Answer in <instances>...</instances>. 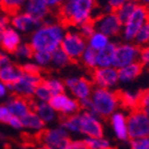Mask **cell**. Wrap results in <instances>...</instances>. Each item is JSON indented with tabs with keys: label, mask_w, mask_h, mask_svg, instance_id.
Returning <instances> with one entry per match:
<instances>
[{
	"label": "cell",
	"mask_w": 149,
	"mask_h": 149,
	"mask_svg": "<svg viewBox=\"0 0 149 149\" xmlns=\"http://www.w3.org/2000/svg\"><path fill=\"white\" fill-rule=\"evenodd\" d=\"M93 24L95 30L104 33L109 38H116L121 36L123 24L115 10H100L94 18Z\"/></svg>",
	"instance_id": "obj_5"
},
{
	"label": "cell",
	"mask_w": 149,
	"mask_h": 149,
	"mask_svg": "<svg viewBox=\"0 0 149 149\" xmlns=\"http://www.w3.org/2000/svg\"><path fill=\"white\" fill-rule=\"evenodd\" d=\"M67 149H90L85 141H71Z\"/></svg>",
	"instance_id": "obj_48"
},
{
	"label": "cell",
	"mask_w": 149,
	"mask_h": 149,
	"mask_svg": "<svg viewBox=\"0 0 149 149\" xmlns=\"http://www.w3.org/2000/svg\"><path fill=\"white\" fill-rule=\"evenodd\" d=\"M130 0H103L100 1V10L107 12V10H116L123 5L124 3L128 2Z\"/></svg>",
	"instance_id": "obj_37"
},
{
	"label": "cell",
	"mask_w": 149,
	"mask_h": 149,
	"mask_svg": "<svg viewBox=\"0 0 149 149\" xmlns=\"http://www.w3.org/2000/svg\"><path fill=\"white\" fill-rule=\"evenodd\" d=\"M33 52H35V50H33V48L31 47V45H30L29 43L22 42L18 46V48L16 49V51L13 53V54L15 55L17 58H21V60H23V58L30 60V58H32V56H33Z\"/></svg>",
	"instance_id": "obj_32"
},
{
	"label": "cell",
	"mask_w": 149,
	"mask_h": 149,
	"mask_svg": "<svg viewBox=\"0 0 149 149\" xmlns=\"http://www.w3.org/2000/svg\"><path fill=\"white\" fill-rule=\"evenodd\" d=\"M142 112H144L145 114H146L147 116L149 117V107H145L144 109H142Z\"/></svg>",
	"instance_id": "obj_52"
},
{
	"label": "cell",
	"mask_w": 149,
	"mask_h": 149,
	"mask_svg": "<svg viewBox=\"0 0 149 149\" xmlns=\"http://www.w3.org/2000/svg\"><path fill=\"white\" fill-rule=\"evenodd\" d=\"M139 56H140V62L144 66V68L147 67L149 70V45L144 46V47H141Z\"/></svg>",
	"instance_id": "obj_44"
},
{
	"label": "cell",
	"mask_w": 149,
	"mask_h": 149,
	"mask_svg": "<svg viewBox=\"0 0 149 149\" xmlns=\"http://www.w3.org/2000/svg\"><path fill=\"white\" fill-rule=\"evenodd\" d=\"M38 149H48V148H47V147L43 146V147H41V148H38Z\"/></svg>",
	"instance_id": "obj_54"
},
{
	"label": "cell",
	"mask_w": 149,
	"mask_h": 149,
	"mask_svg": "<svg viewBox=\"0 0 149 149\" xmlns=\"http://www.w3.org/2000/svg\"><path fill=\"white\" fill-rule=\"evenodd\" d=\"M10 92V89H8V86L5 85L4 82H2L0 80V98H3L8 95V93Z\"/></svg>",
	"instance_id": "obj_50"
},
{
	"label": "cell",
	"mask_w": 149,
	"mask_h": 149,
	"mask_svg": "<svg viewBox=\"0 0 149 149\" xmlns=\"http://www.w3.org/2000/svg\"><path fill=\"white\" fill-rule=\"evenodd\" d=\"M93 85L100 88H107L116 85L119 79L117 68H95L89 73Z\"/></svg>",
	"instance_id": "obj_12"
},
{
	"label": "cell",
	"mask_w": 149,
	"mask_h": 149,
	"mask_svg": "<svg viewBox=\"0 0 149 149\" xmlns=\"http://www.w3.org/2000/svg\"><path fill=\"white\" fill-rule=\"evenodd\" d=\"M116 46H117V44L109 42L107 46L98 50L96 54L97 65H99L100 67H109V65H112Z\"/></svg>",
	"instance_id": "obj_20"
},
{
	"label": "cell",
	"mask_w": 149,
	"mask_h": 149,
	"mask_svg": "<svg viewBox=\"0 0 149 149\" xmlns=\"http://www.w3.org/2000/svg\"><path fill=\"white\" fill-rule=\"evenodd\" d=\"M100 12V0H66L54 16L66 28H78L87 22H92Z\"/></svg>",
	"instance_id": "obj_1"
},
{
	"label": "cell",
	"mask_w": 149,
	"mask_h": 149,
	"mask_svg": "<svg viewBox=\"0 0 149 149\" xmlns=\"http://www.w3.org/2000/svg\"><path fill=\"white\" fill-rule=\"evenodd\" d=\"M42 75H31L23 73L20 79L15 82L14 85L8 86V89L12 95L31 98L33 97L37 87L42 82Z\"/></svg>",
	"instance_id": "obj_9"
},
{
	"label": "cell",
	"mask_w": 149,
	"mask_h": 149,
	"mask_svg": "<svg viewBox=\"0 0 149 149\" xmlns=\"http://www.w3.org/2000/svg\"><path fill=\"white\" fill-rule=\"evenodd\" d=\"M134 42L140 47H144V46L149 45V20L139 30V32L134 38Z\"/></svg>",
	"instance_id": "obj_33"
},
{
	"label": "cell",
	"mask_w": 149,
	"mask_h": 149,
	"mask_svg": "<svg viewBox=\"0 0 149 149\" xmlns=\"http://www.w3.org/2000/svg\"><path fill=\"white\" fill-rule=\"evenodd\" d=\"M113 93L116 98L117 104L121 109H128L129 112L136 109V95H132L123 90H116Z\"/></svg>",
	"instance_id": "obj_22"
},
{
	"label": "cell",
	"mask_w": 149,
	"mask_h": 149,
	"mask_svg": "<svg viewBox=\"0 0 149 149\" xmlns=\"http://www.w3.org/2000/svg\"><path fill=\"white\" fill-rule=\"evenodd\" d=\"M33 139L48 149H67L71 142L64 129L43 128L33 136Z\"/></svg>",
	"instance_id": "obj_6"
},
{
	"label": "cell",
	"mask_w": 149,
	"mask_h": 149,
	"mask_svg": "<svg viewBox=\"0 0 149 149\" xmlns=\"http://www.w3.org/2000/svg\"><path fill=\"white\" fill-rule=\"evenodd\" d=\"M10 118H12V114L10 113L5 103L4 104H0V123L8 124Z\"/></svg>",
	"instance_id": "obj_45"
},
{
	"label": "cell",
	"mask_w": 149,
	"mask_h": 149,
	"mask_svg": "<svg viewBox=\"0 0 149 149\" xmlns=\"http://www.w3.org/2000/svg\"><path fill=\"white\" fill-rule=\"evenodd\" d=\"M23 72L19 65L10 64L8 66L0 68V80L4 82L5 85L12 86L17 82L22 76Z\"/></svg>",
	"instance_id": "obj_19"
},
{
	"label": "cell",
	"mask_w": 149,
	"mask_h": 149,
	"mask_svg": "<svg viewBox=\"0 0 149 149\" xmlns=\"http://www.w3.org/2000/svg\"><path fill=\"white\" fill-rule=\"evenodd\" d=\"M127 122V134L130 140L149 137V117L142 111H130Z\"/></svg>",
	"instance_id": "obj_8"
},
{
	"label": "cell",
	"mask_w": 149,
	"mask_h": 149,
	"mask_svg": "<svg viewBox=\"0 0 149 149\" xmlns=\"http://www.w3.org/2000/svg\"><path fill=\"white\" fill-rule=\"evenodd\" d=\"M43 82L50 90V92L52 93V96L56 94H64L65 93V86L61 80L51 79V78H43Z\"/></svg>",
	"instance_id": "obj_34"
},
{
	"label": "cell",
	"mask_w": 149,
	"mask_h": 149,
	"mask_svg": "<svg viewBox=\"0 0 149 149\" xmlns=\"http://www.w3.org/2000/svg\"><path fill=\"white\" fill-rule=\"evenodd\" d=\"M33 97H35L37 100H39V101L48 102V100L52 97V93L50 92V90L44 85V82H43V80H42V82H41L40 85L37 87V89H36Z\"/></svg>",
	"instance_id": "obj_36"
},
{
	"label": "cell",
	"mask_w": 149,
	"mask_h": 149,
	"mask_svg": "<svg viewBox=\"0 0 149 149\" xmlns=\"http://www.w3.org/2000/svg\"><path fill=\"white\" fill-rule=\"evenodd\" d=\"M32 60H35L36 64L45 68L49 63H51V53L46 51H35Z\"/></svg>",
	"instance_id": "obj_38"
},
{
	"label": "cell",
	"mask_w": 149,
	"mask_h": 149,
	"mask_svg": "<svg viewBox=\"0 0 149 149\" xmlns=\"http://www.w3.org/2000/svg\"><path fill=\"white\" fill-rule=\"evenodd\" d=\"M111 123L114 127L117 137L120 140H126L128 138L126 128V119L121 113H117L111 116Z\"/></svg>",
	"instance_id": "obj_24"
},
{
	"label": "cell",
	"mask_w": 149,
	"mask_h": 149,
	"mask_svg": "<svg viewBox=\"0 0 149 149\" xmlns=\"http://www.w3.org/2000/svg\"><path fill=\"white\" fill-rule=\"evenodd\" d=\"M10 26V15L8 13L0 10V33L4 31L6 28Z\"/></svg>",
	"instance_id": "obj_43"
},
{
	"label": "cell",
	"mask_w": 149,
	"mask_h": 149,
	"mask_svg": "<svg viewBox=\"0 0 149 149\" xmlns=\"http://www.w3.org/2000/svg\"><path fill=\"white\" fill-rule=\"evenodd\" d=\"M65 85L67 86L72 93L79 99L88 98L91 94L93 88L92 80H89L86 77H79V78H66L64 80Z\"/></svg>",
	"instance_id": "obj_18"
},
{
	"label": "cell",
	"mask_w": 149,
	"mask_h": 149,
	"mask_svg": "<svg viewBox=\"0 0 149 149\" xmlns=\"http://www.w3.org/2000/svg\"><path fill=\"white\" fill-rule=\"evenodd\" d=\"M47 5L50 8V10H52V13L54 14L58 8L64 4V2L66 0H45Z\"/></svg>",
	"instance_id": "obj_46"
},
{
	"label": "cell",
	"mask_w": 149,
	"mask_h": 149,
	"mask_svg": "<svg viewBox=\"0 0 149 149\" xmlns=\"http://www.w3.org/2000/svg\"><path fill=\"white\" fill-rule=\"evenodd\" d=\"M35 100V97L25 98V97L17 96V95H12L8 99L5 105L8 107L12 116L21 119L29 112H32V105H33Z\"/></svg>",
	"instance_id": "obj_13"
},
{
	"label": "cell",
	"mask_w": 149,
	"mask_h": 149,
	"mask_svg": "<svg viewBox=\"0 0 149 149\" xmlns=\"http://www.w3.org/2000/svg\"><path fill=\"white\" fill-rule=\"evenodd\" d=\"M86 144L88 145L90 149H109L112 147L109 146V142L107 140L102 139H94V138H91V139L85 140Z\"/></svg>",
	"instance_id": "obj_40"
},
{
	"label": "cell",
	"mask_w": 149,
	"mask_h": 149,
	"mask_svg": "<svg viewBox=\"0 0 149 149\" xmlns=\"http://www.w3.org/2000/svg\"><path fill=\"white\" fill-rule=\"evenodd\" d=\"M88 46V41L77 28L69 27L65 32L60 48L69 57L71 65L80 66L82 54Z\"/></svg>",
	"instance_id": "obj_3"
},
{
	"label": "cell",
	"mask_w": 149,
	"mask_h": 149,
	"mask_svg": "<svg viewBox=\"0 0 149 149\" xmlns=\"http://www.w3.org/2000/svg\"><path fill=\"white\" fill-rule=\"evenodd\" d=\"M13 64V61L10 58V54L4 51H1L0 52V68L5 67V66H8V65Z\"/></svg>",
	"instance_id": "obj_47"
},
{
	"label": "cell",
	"mask_w": 149,
	"mask_h": 149,
	"mask_svg": "<svg viewBox=\"0 0 149 149\" xmlns=\"http://www.w3.org/2000/svg\"><path fill=\"white\" fill-rule=\"evenodd\" d=\"M21 43H22V35L12 26L0 33V48L2 49V51L8 54H13L15 52Z\"/></svg>",
	"instance_id": "obj_16"
},
{
	"label": "cell",
	"mask_w": 149,
	"mask_h": 149,
	"mask_svg": "<svg viewBox=\"0 0 149 149\" xmlns=\"http://www.w3.org/2000/svg\"><path fill=\"white\" fill-rule=\"evenodd\" d=\"M48 104L54 111L63 114H76L81 109V105L78 100L70 99L65 94L53 95L48 100Z\"/></svg>",
	"instance_id": "obj_14"
},
{
	"label": "cell",
	"mask_w": 149,
	"mask_h": 149,
	"mask_svg": "<svg viewBox=\"0 0 149 149\" xmlns=\"http://www.w3.org/2000/svg\"><path fill=\"white\" fill-rule=\"evenodd\" d=\"M41 23V21L37 20L23 10L10 15V26L21 35H30Z\"/></svg>",
	"instance_id": "obj_11"
},
{
	"label": "cell",
	"mask_w": 149,
	"mask_h": 149,
	"mask_svg": "<svg viewBox=\"0 0 149 149\" xmlns=\"http://www.w3.org/2000/svg\"><path fill=\"white\" fill-rule=\"evenodd\" d=\"M20 67L23 73L31 75H42L45 69V68L39 66L38 64H35V63H26V64L21 65Z\"/></svg>",
	"instance_id": "obj_39"
},
{
	"label": "cell",
	"mask_w": 149,
	"mask_h": 149,
	"mask_svg": "<svg viewBox=\"0 0 149 149\" xmlns=\"http://www.w3.org/2000/svg\"><path fill=\"white\" fill-rule=\"evenodd\" d=\"M80 132L94 139L103 137V128L91 113L85 112L80 116Z\"/></svg>",
	"instance_id": "obj_15"
},
{
	"label": "cell",
	"mask_w": 149,
	"mask_h": 149,
	"mask_svg": "<svg viewBox=\"0 0 149 149\" xmlns=\"http://www.w3.org/2000/svg\"><path fill=\"white\" fill-rule=\"evenodd\" d=\"M27 0H2V8L3 12L8 13V15H12L14 13L23 10L25 3Z\"/></svg>",
	"instance_id": "obj_30"
},
{
	"label": "cell",
	"mask_w": 149,
	"mask_h": 149,
	"mask_svg": "<svg viewBox=\"0 0 149 149\" xmlns=\"http://www.w3.org/2000/svg\"><path fill=\"white\" fill-rule=\"evenodd\" d=\"M141 47L134 43H121L116 46L113 66L115 68H123L129 65L140 55Z\"/></svg>",
	"instance_id": "obj_10"
},
{
	"label": "cell",
	"mask_w": 149,
	"mask_h": 149,
	"mask_svg": "<svg viewBox=\"0 0 149 149\" xmlns=\"http://www.w3.org/2000/svg\"><path fill=\"white\" fill-rule=\"evenodd\" d=\"M96 54H97V50L93 49L92 47H90L89 45L86 48L85 52L82 54L81 57V62L80 65H82L87 70V73L89 74L92 70H94L96 68Z\"/></svg>",
	"instance_id": "obj_27"
},
{
	"label": "cell",
	"mask_w": 149,
	"mask_h": 149,
	"mask_svg": "<svg viewBox=\"0 0 149 149\" xmlns=\"http://www.w3.org/2000/svg\"><path fill=\"white\" fill-rule=\"evenodd\" d=\"M109 43V38L100 31H95L91 37L88 39V45L95 50H100Z\"/></svg>",
	"instance_id": "obj_28"
},
{
	"label": "cell",
	"mask_w": 149,
	"mask_h": 149,
	"mask_svg": "<svg viewBox=\"0 0 149 149\" xmlns=\"http://www.w3.org/2000/svg\"><path fill=\"white\" fill-rule=\"evenodd\" d=\"M149 20V8L138 3L132 15L123 23L121 37L127 42H132L142 28V26Z\"/></svg>",
	"instance_id": "obj_4"
},
{
	"label": "cell",
	"mask_w": 149,
	"mask_h": 149,
	"mask_svg": "<svg viewBox=\"0 0 149 149\" xmlns=\"http://www.w3.org/2000/svg\"><path fill=\"white\" fill-rule=\"evenodd\" d=\"M23 128L32 129V130H41L45 127V122L41 119L35 112H29L24 117L21 118Z\"/></svg>",
	"instance_id": "obj_26"
},
{
	"label": "cell",
	"mask_w": 149,
	"mask_h": 149,
	"mask_svg": "<svg viewBox=\"0 0 149 149\" xmlns=\"http://www.w3.org/2000/svg\"><path fill=\"white\" fill-rule=\"evenodd\" d=\"M132 149H149V137L130 140Z\"/></svg>",
	"instance_id": "obj_42"
},
{
	"label": "cell",
	"mask_w": 149,
	"mask_h": 149,
	"mask_svg": "<svg viewBox=\"0 0 149 149\" xmlns=\"http://www.w3.org/2000/svg\"><path fill=\"white\" fill-rule=\"evenodd\" d=\"M51 63L56 68H63L67 65H71L69 57L61 48H57L51 53Z\"/></svg>",
	"instance_id": "obj_31"
},
{
	"label": "cell",
	"mask_w": 149,
	"mask_h": 149,
	"mask_svg": "<svg viewBox=\"0 0 149 149\" xmlns=\"http://www.w3.org/2000/svg\"><path fill=\"white\" fill-rule=\"evenodd\" d=\"M8 125H10V126L14 129H22L23 128L21 119L18 117H14V116H12V118H10V121H8Z\"/></svg>",
	"instance_id": "obj_49"
},
{
	"label": "cell",
	"mask_w": 149,
	"mask_h": 149,
	"mask_svg": "<svg viewBox=\"0 0 149 149\" xmlns=\"http://www.w3.org/2000/svg\"><path fill=\"white\" fill-rule=\"evenodd\" d=\"M2 8V0H0V10Z\"/></svg>",
	"instance_id": "obj_53"
},
{
	"label": "cell",
	"mask_w": 149,
	"mask_h": 149,
	"mask_svg": "<svg viewBox=\"0 0 149 149\" xmlns=\"http://www.w3.org/2000/svg\"><path fill=\"white\" fill-rule=\"evenodd\" d=\"M77 29H78V31L87 39V41H88V39L96 31V30H95V27H94V24H93V21L92 22H87V23H85V24L80 25Z\"/></svg>",
	"instance_id": "obj_41"
},
{
	"label": "cell",
	"mask_w": 149,
	"mask_h": 149,
	"mask_svg": "<svg viewBox=\"0 0 149 149\" xmlns=\"http://www.w3.org/2000/svg\"><path fill=\"white\" fill-rule=\"evenodd\" d=\"M137 4H138L137 0H130L128 2L121 5L118 10H115L116 14L118 15V17H119V19L121 20L122 24L127 20V18H128L129 16L132 15V13L134 12V10L136 8Z\"/></svg>",
	"instance_id": "obj_29"
},
{
	"label": "cell",
	"mask_w": 149,
	"mask_h": 149,
	"mask_svg": "<svg viewBox=\"0 0 149 149\" xmlns=\"http://www.w3.org/2000/svg\"><path fill=\"white\" fill-rule=\"evenodd\" d=\"M32 112H35L45 123L52 121L55 117L54 109L48 104V102L39 101L37 99L35 100L32 105Z\"/></svg>",
	"instance_id": "obj_23"
},
{
	"label": "cell",
	"mask_w": 149,
	"mask_h": 149,
	"mask_svg": "<svg viewBox=\"0 0 149 149\" xmlns=\"http://www.w3.org/2000/svg\"><path fill=\"white\" fill-rule=\"evenodd\" d=\"M137 2L149 8V0H137Z\"/></svg>",
	"instance_id": "obj_51"
},
{
	"label": "cell",
	"mask_w": 149,
	"mask_h": 149,
	"mask_svg": "<svg viewBox=\"0 0 149 149\" xmlns=\"http://www.w3.org/2000/svg\"><path fill=\"white\" fill-rule=\"evenodd\" d=\"M109 149H117V148H114V147H112V148H109Z\"/></svg>",
	"instance_id": "obj_55"
},
{
	"label": "cell",
	"mask_w": 149,
	"mask_h": 149,
	"mask_svg": "<svg viewBox=\"0 0 149 149\" xmlns=\"http://www.w3.org/2000/svg\"><path fill=\"white\" fill-rule=\"evenodd\" d=\"M93 104L97 116H99L101 119L107 122H109V118L112 116L114 111L118 107L114 93L109 92L104 88H99L94 91Z\"/></svg>",
	"instance_id": "obj_7"
},
{
	"label": "cell",
	"mask_w": 149,
	"mask_h": 149,
	"mask_svg": "<svg viewBox=\"0 0 149 149\" xmlns=\"http://www.w3.org/2000/svg\"><path fill=\"white\" fill-rule=\"evenodd\" d=\"M143 69H144V66L142 65V63L140 61L139 62L132 63L130 65H127L125 67L120 68V70L118 71L119 79L123 80V81L136 79L143 72Z\"/></svg>",
	"instance_id": "obj_21"
},
{
	"label": "cell",
	"mask_w": 149,
	"mask_h": 149,
	"mask_svg": "<svg viewBox=\"0 0 149 149\" xmlns=\"http://www.w3.org/2000/svg\"><path fill=\"white\" fill-rule=\"evenodd\" d=\"M58 122L62 127L69 128L73 132H80V116L77 114H63L58 115Z\"/></svg>",
	"instance_id": "obj_25"
},
{
	"label": "cell",
	"mask_w": 149,
	"mask_h": 149,
	"mask_svg": "<svg viewBox=\"0 0 149 149\" xmlns=\"http://www.w3.org/2000/svg\"><path fill=\"white\" fill-rule=\"evenodd\" d=\"M67 28L54 15L43 21L29 35V44L35 51L52 53L60 48Z\"/></svg>",
	"instance_id": "obj_2"
},
{
	"label": "cell",
	"mask_w": 149,
	"mask_h": 149,
	"mask_svg": "<svg viewBox=\"0 0 149 149\" xmlns=\"http://www.w3.org/2000/svg\"><path fill=\"white\" fill-rule=\"evenodd\" d=\"M23 10L41 22L54 15L45 0H27Z\"/></svg>",
	"instance_id": "obj_17"
},
{
	"label": "cell",
	"mask_w": 149,
	"mask_h": 149,
	"mask_svg": "<svg viewBox=\"0 0 149 149\" xmlns=\"http://www.w3.org/2000/svg\"><path fill=\"white\" fill-rule=\"evenodd\" d=\"M149 107V89L146 90H141L137 93L136 95V109L138 111H142L145 107Z\"/></svg>",
	"instance_id": "obj_35"
}]
</instances>
